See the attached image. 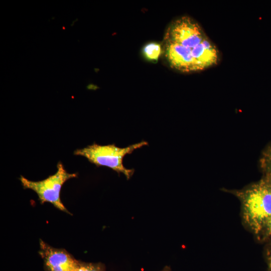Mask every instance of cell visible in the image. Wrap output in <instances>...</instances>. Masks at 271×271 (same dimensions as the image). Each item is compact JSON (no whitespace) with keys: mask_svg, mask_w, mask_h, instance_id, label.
Returning a JSON list of instances; mask_svg holds the SVG:
<instances>
[{"mask_svg":"<svg viewBox=\"0 0 271 271\" xmlns=\"http://www.w3.org/2000/svg\"><path fill=\"white\" fill-rule=\"evenodd\" d=\"M142 54L147 61L156 63L163 55V44L157 42L147 43L142 49Z\"/></svg>","mask_w":271,"mask_h":271,"instance_id":"6","label":"cell"},{"mask_svg":"<svg viewBox=\"0 0 271 271\" xmlns=\"http://www.w3.org/2000/svg\"><path fill=\"white\" fill-rule=\"evenodd\" d=\"M160 271H171L170 267L169 266H165Z\"/></svg>","mask_w":271,"mask_h":271,"instance_id":"10","label":"cell"},{"mask_svg":"<svg viewBox=\"0 0 271 271\" xmlns=\"http://www.w3.org/2000/svg\"><path fill=\"white\" fill-rule=\"evenodd\" d=\"M148 145V142L144 141L125 148L117 147L114 144L100 145L93 143L84 148L75 150L74 154L86 158L89 162L97 167H106L119 175L122 173L127 179H129L133 175L134 170L127 169L123 166L124 157Z\"/></svg>","mask_w":271,"mask_h":271,"instance_id":"1","label":"cell"},{"mask_svg":"<svg viewBox=\"0 0 271 271\" xmlns=\"http://www.w3.org/2000/svg\"><path fill=\"white\" fill-rule=\"evenodd\" d=\"M57 168L54 174L43 180L33 181L22 176L20 180L24 189H31L37 194L41 204L49 202L58 209L70 214L61 200L60 192L63 184L68 180L76 177L77 174L68 173L61 162L58 163Z\"/></svg>","mask_w":271,"mask_h":271,"instance_id":"3","label":"cell"},{"mask_svg":"<svg viewBox=\"0 0 271 271\" xmlns=\"http://www.w3.org/2000/svg\"><path fill=\"white\" fill-rule=\"evenodd\" d=\"M39 254L45 271H76L79 260L63 248L53 247L40 240Z\"/></svg>","mask_w":271,"mask_h":271,"instance_id":"5","label":"cell"},{"mask_svg":"<svg viewBox=\"0 0 271 271\" xmlns=\"http://www.w3.org/2000/svg\"><path fill=\"white\" fill-rule=\"evenodd\" d=\"M207 37L198 22L190 16H182L170 23L163 40L177 43L192 54L195 48Z\"/></svg>","mask_w":271,"mask_h":271,"instance_id":"4","label":"cell"},{"mask_svg":"<svg viewBox=\"0 0 271 271\" xmlns=\"http://www.w3.org/2000/svg\"><path fill=\"white\" fill-rule=\"evenodd\" d=\"M76 271H106V268L101 262H86L79 260Z\"/></svg>","mask_w":271,"mask_h":271,"instance_id":"7","label":"cell"},{"mask_svg":"<svg viewBox=\"0 0 271 271\" xmlns=\"http://www.w3.org/2000/svg\"><path fill=\"white\" fill-rule=\"evenodd\" d=\"M267 223V227H268V231L269 233L271 234V217L268 220Z\"/></svg>","mask_w":271,"mask_h":271,"instance_id":"9","label":"cell"},{"mask_svg":"<svg viewBox=\"0 0 271 271\" xmlns=\"http://www.w3.org/2000/svg\"><path fill=\"white\" fill-rule=\"evenodd\" d=\"M262 167L271 176V146L264 152L261 158Z\"/></svg>","mask_w":271,"mask_h":271,"instance_id":"8","label":"cell"},{"mask_svg":"<svg viewBox=\"0 0 271 271\" xmlns=\"http://www.w3.org/2000/svg\"><path fill=\"white\" fill-rule=\"evenodd\" d=\"M245 222L256 232L271 217V185L260 181L239 194Z\"/></svg>","mask_w":271,"mask_h":271,"instance_id":"2","label":"cell"},{"mask_svg":"<svg viewBox=\"0 0 271 271\" xmlns=\"http://www.w3.org/2000/svg\"><path fill=\"white\" fill-rule=\"evenodd\" d=\"M78 20V18H76L75 19H74V20H73L71 23V26H73L74 25V24H75V23Z\"/></svg>","mask_w":271,"mask_h":271,"instance_id":"11","label":"cell"}]
</instances>
